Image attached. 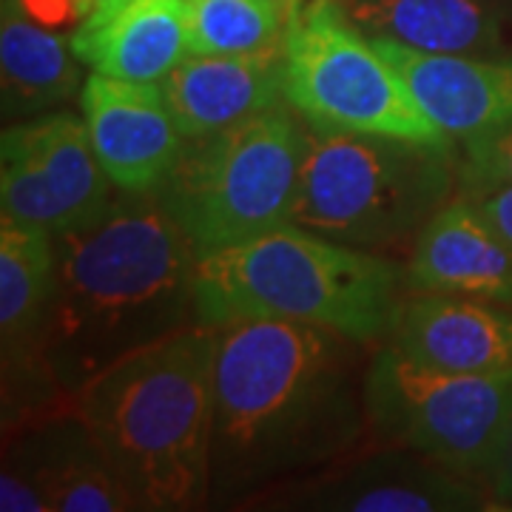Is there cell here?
I'll use <instances>...</instances> for the list:
<instances>
[{
    "mask_svg": "<svg viewBox=\"0 0 512 512\" xmlns=\"http://www.w3.org/2000/svg\"><path fill=\"white\" fill-rule=\"evenodd\" d=\"M362 348L291 319L214 325V504L353 453L370 433Z\"/></svg>",
    "mask_w": 512,
    "mask_h": 512,
    "instance_id": "1",
    "label": "cell"
},
{
    "mask_svg": "<svg viewBox=\"0 0 512 512\" xmlns=\"http://www.w3.org/2000/svg\"><path fill=\"white\" fill-rule=\"evenodd\" d=\"M191 239L160 191L111 194L106 208L55 237L52 291L29 370L60 407L128 353L197 319Z\"/></svg>",
    "mask_w": 512,
    "mask_h": 512,
    "instance_id": "2",
    "label": "cell"
},
{
    "mask_svg": "<svg viewBox=\"0 0 512 512\" xmlns=\"http://www.w3.org/2000/svg\"><path fill=\"white\" fill-rule=\"evenodd\" d=\"M140 510L211 501L214 328L194 322L128 353L69 404Z\"/></svg>",
    "mask_w": 512,
    "mask_h": 512,
    "instance_id": "3",
    "label": "cell"
},
{
    "mask_svg": "<svg viewBox=\"0 0 512 512\" xmlns=\"http://www.w3.org/2000/svg\"><path fill=\"white\" fill-rule=\"evenodd\" d=\"M407 276L379 251L350 248L299 225L200 256L197 319L265 316L328 328L373 345L393 333Z\"/></svg>",
    "mask_w": 512,
    "mask_h": 512,
    "instance_id": "4",
    "label": "cell"
},
{
    "mask_svg": "<svg viewBox=\"0 0 512 512\" xmlns=\"http://www.w3.org/2000/svg\"><path fill=\"white\" fill-rule=\"evenodd\" d=\"M308 128L293 225L350 248L384 251L419 231L458 194L456 143Z\"/></svg>",
    "mask_w": 512,
    "mask_h": 512,
    "instance_id": "5",
    "label": "cell"
},
{
    "mask_svg": "<svg viewBox=\"0 0 512 512\" xmlns=\"http://www.w3.org/2000/svg\"><path fill=\"white\" fill-rule=\"evenodd\" d=\"M285 103L237 126L185 140L157 191L200 256L288 225L308 128Z\"/></svg>",
    "mask_w": 512,
    "mask_h": 512,
    "instance_id": "6",
    "label": "cell"
},
{
    "mask_svg": "<svg viewBox=\"0 0 512 512\" xmlns=\"http://www.w3.org/2000/svg\"><path fill=\"white\" fill-rule=\"evenodd\" d=\"M282 43L285 103L308 126L433 146L453 143L339 0H291Z\"/></svg>",
    "mask_w": 512,
    "mask_h": 512,
    "instance_id": "7",
    "label": "cell"
},
{
    "mask_svg": "<svg viewBox=\"0 0 512 512\" xmlns=\"http://www.w3.org/2000/svg\"><path fill=\"white\" fill-rule=\"evenodd\" d=\"M370 433L487 484L512 427V376L450 373L390 342L365 376Z\"/></svg>",
    "mask_w": 512,
    "mask_h": 512,
    "instance_id": "8",
    "label": "cell"
},
{
    "mask_svg": "<svg viewBox=\"0 0 512 512\" xmlns=\"http://www.w3.org/2000/svg\"><path fill=\"white\" fill-rule=\"evenodd\" d=\"M114 194L83 114L46 111L3 128L0 220L49 234L77 228Z\"/></svg>",
    "mask_w": 512,
    "mask_h": 512,
    "instance_id": "9",
    "label": "cell"
},
{
    "mask_svg": "<svg viewBox=\"0 0 512 512\" xmlns=\"http://www.w3.org/2000/svg\"><path fill=\"white\" fill-rule=\"evenodd\" d=\"M80 114L94 154L117 191H157L180 160L185 137L160 83L92 72L80 92Z\"/></svg>",
    "mask_w": 512,
    "mask_h": 512,
    "instance_id": "10",
    "label": "cell"
},
{
    "mask_svg": "<svg viewBox=\"0 0 512 512\" xmlns=\"http://www.w3.org/2000/svg\"><path fill=\"white\" fill-rule=\"evenodd\" d=\"M299 510L345 512H461L493 510L484 481L461 476L416 450L387 444L379 456L362 458L322 476L311 490L288 498Z\"/></svg>",
    "mask_w": 512,
    "mask_h": 512,
    "instance_id": "11",
    "label": "cell"
},
{
    "mask_svg": "<svg viewBox=\"0 0 512 512\" xmlns=\"http://www.w3.org/2000/svg\"><path fill=\"white\" fill-rule=\"evenodd\" d=\"M160 89L185 140L217 134L285 103V43L242 55H188Z\"/></svg>",
    "mask_w": 512,
    "mask_h": 512,
    "instance_id": "12",
    "label": "cell"
},
{
    "mask_svg": "<svg viewBox=\"0 0 512 512\" xmlns=\"http://www.w3.org/2000/svg\"><path fill=\"white\" fill-rule=\"evenodd\" d=\"M387 342L427 367L512 376V308L487 299L416 293L404 299Z\"/></svg>",
    "mask_w": 512,
    "mask_h": 512,
    "instance_id": "13",
    "label": "cell"
},
{
    "mask_svg": "<svg viewBox=\"0 0 512 512\" xmlns=\"http://www.w3.org/2000/svg\"><path fill=\"white\" fill-rule=\"evenodd\" d=\"M376 46L453 143L512 120V55H424L390 40Z\"/></svg>",
    "mask_w": 512,
    "mask_h": 512,
    "instance_id": "14",
    "label": "cell"
},
{
    "mask_svg": "<svg viewBox=\"0 0 512 512\" xmlns=\"http://www.w3.org/2000/svg\"><path fill=\"white\" fill-rule=\"evenodd\" d=\"M416 293L473 296L512 308V254L464 194L419 231L404 265Z\"/></svg>",
    "mask_w": 512,
    "mask_h": 512,
    "instance_id": "15",
    "label": "cell"
},
{
    "mask_svg": "<svg viewBox=\"0 0 512 512\" xmlns=\"http://www.w3.org/2000/svg\"><path fill=\"white\" fill-rule=\"evenodd\" d=\"M69 40L92 72L160 83L191 55L188 9L185 0H109Z\"/></svg>",
    "mask_w": 512,
    "mask_h": 512,
    "instance_id": "16",
    "label": "cell"
},
{
    "mask_svg": "<svg viewBox=\"0 0 512 512\" xmlns=\"http://www.w3.org/2000/svg\"><path fill=\"white\" fill-rule=\"evenodd\" d=\"M9 461L40 484L52 512H134L140 510L111 464L97 450L72 407H60L6 447Z\"/></svg>",
    "mask_w": 512,
    "mask_h": 512,
    "instance_id": "17",
    "label": "cell"
},
{
    "mask_svg": "<svg viewBox=\"0 0 512 512\" xmlns=\"http://www.w3.org/2000/svg\"><path fill=\"white\" fill-rule=\"evenodd\" d=\"M367 37L424 55H501L504 15L495 0H339Z\"/></svg>",
    "mask_w": 512,
    "mask_h": 512,
    "instance_id": "18",
    "label": "cell"
},
{
    "mask_svg": "<svg viewBox=\"0 0 512 512\" xmlns=\"http://www.w3.org/2000/svg\"><path fill=\"white\" fill-rule=\"evenodd\" d=\"M86 77L72 40L37 23L20 0L0 9V89L6 117H35L80 97Z\"/></svg>",
    "mask_w": 512,
    "mask_h": 512,
    "instance_id": "19",
    "label": "cell"
},
{
    "mask_svg": "<svg viewBox=\"0 0 512 512\" xmlns=\"http://www.w3.org/2000/svg\"><path fill=\"white\" fill-rule=\"evenodd\" d=\"M55 274V234L0 220V339L6 370L32 362Z\"/></svg>",
    "mask_w": 512,
    "mask_h": 512,
    "instance_id": "20",
    "label": "cell"
},
{
    "mask_svg": "<svg viewBox=\"0 0 512 512\" xmlns=\"http://www.w3.org/2000/svg\"><path fill=\"white\" fill-rule=\"evenodd\" d=\"M191 55L259 52L285 37L282 0H185Z\"/></svg>",
    "mask_w": 512,
    "mask_h": 512,
    "instance_id": "21",
    "label": "cell"
},
{
    "mask_svg": "<svg viewBox=\"0 0 512 512\" xmlns=\"http://www.w3.org/2000/svg\"><path fill=\"white\" fill-rule=\"evenodd\" d=\"M512 185V120L461 143L458 188Z\"/></svg>",
    "mask_w": 512,
    "mask_h": 512,
    "instance_id": "22",
    "label": "cell"
},
{
    "mask_svg": "<svg viewBox=\"0 0 512 512\" xmlns=\"http://www.w3.org/2000/svg\"><path fill=\"white\" fill-rule=\"evenodd\" d=\"M0 510L3 512H52L35 478L15 461L3 458L0 470Z\"/></svg>",
    "mask_w": 512,
    "mask_h": 512,
    "instance_id": "23",
    "label": "cell"
},
{
    "mask_svg": "<svg viewBox=\"0 0 512 512\" xmlns=\"http://www.w3.org/2000/svg\"><path fill=\"white\" fill-rule=\"evenodd\" d=\"M458 194H464L473 202V208L487 220V225L501 237V242L510 248L512 254V185L458 188Z\"/></svg>",
    "mask_w": 512,
    "mask_h": 512,
    "instance_id": "24",
    "label": "cell"
},
{
    "mask_svg": "<svg viewBox=\"0 0 512 512\" xmlns=\"http://www.w3.org/2000/svg\"><path fill=\"white\" fill-rule=\"evenodd\" d=\"M487 490L493 498V510H512V427L507 444L501 450V458L487 478Z\"/></svg>",
    "mask_w": 512,
    "mask_h": 512,
    "instance_id": "25",
    "label": "cell"
},
{
    "mask_svg": "<svg viewBox=\"0 0 512 512\" xmlns=\"http://www.w3.org/2000/svg\"><path fill=\"white\" fill-rule=\"evenodd\" d=\"M72 3V12L77 15V20L89 18L97 6H103V3H109V0H69Z\"/></svg>",
    "mask_w": 512,
    "mask_h": 512,
    "instance_id": "26",
    "label": "cell"
}]
</instances>
